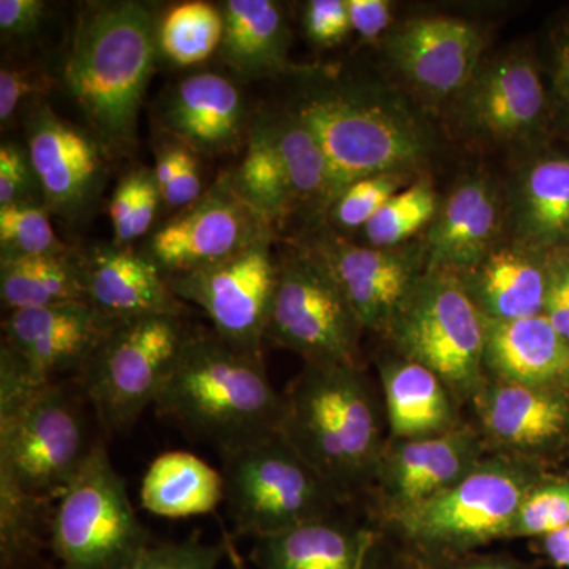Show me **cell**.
Returning a JSON list of instances; mask_svg holds the SVG:
<instances>
[{"mask_svg":"<svg viewBox=\"0 0 569 569\" xmlns=\"http://www.w3.org/2000/svg\"><path fill=\"white\" fill-rule=\"evenodd\" d=\"M288 110L323 149L335 200L369 176L418 178L436 153V132L425 116L378 82L317 78Z\"/></svg>","mask_w":569,"mask_h":569,"instance_id":"6da1fadb","label":"cell"},{"mask_svg":"<svg viewBox=\"0 0 569 569\" xmlns=\"http://www.w3.org/2000/svg\"><path fill=\"white\" fill-rule=\"evenodd\" d=\"M157 21L137 0L89 3L78 18L63 84L108 156L137 148L142 97L159 58Z\"/></svg>","mask_w":569,"mask_h":569,"instance_id":"7a4b0ae2","label":"cell"},{"mask_svg":"<svg viewBox=\"0 0 569 569\" xmlns=\"http://www.w3.org/2000/svg\"><path fill=\"white\" fill-rule=\"evenodd\" d=\"M383 400L362 366L305 365L279 432L347 503L372 488L387 445Z\"/></svg>","mask_w":569,"mask_h":569,"instance_id":"3957f363","label":"cell"},{"mask_svg":"<svg viewBox=\"0 0 569 569\" xmlns=\"http://www.w3.org/2000/svg\"><path fill=\"white\" fill-rule=\"evenodd\" d=\"M153 408L224 452L279 432L283 395L269 380L263 353L192 329Z\"/></svg>","mask_w":569,"mask_h":569,"instance_id":"277c9868","label":"cell"},{"mask_svg":"<svg viewBox=\"0 0 569 569\" xmlns=\"http://www.w3.org/2000/svg\"><path fill=\"white\" fill-rule=\"evenodd\" d=\"M549 471L530 460L488 455L452 488L381 530L425 565L478 552L508 541L523 497Z\"/></svg>","mask_w":569,"mask_h":569,"instance_id":"5b68a950","label":"cell"},{"mask_svg":"<svg viewBox=\"0 0 569 569\" xmlns=\"http://www.w3.org/2000/svg\"><path fill=\"white\" fill-rule=\"evenodd\" d=\"M392 353L432 370L460 407L488 381L486 318L452 272L426 271L385 332Z\"/></svg>","mask_w":569,"mask_h":569,"instance_id":"8992f818","label":"cell"},{"mask_svg":"<svg viewBox=\"0 0 569 569\" xmlns=\"http://www.w3.org/2000/svg\"><path fill=\"white\" fill-rule=\"evenodd\" d=\"M220 456L224 503L242 535L269 537L347 503L280 432Z\"/></svg>","mask_w":569,"mask_h":569,"instance_id":"52a82bcc","label":"cell"},{"mask_svg":"<svg viewBox=\"0 0 569 569\" xmlns=\"http://www.w3.org/2000/svg\"><path fill=\"white\" fill-rule=\"evenodd\" d=\"M149 546L148 530L107 447L93 443L50 519V548L59 569H132Z\"/></svg>","mask_w":569,"mask_h":569,"instance_id":"ba28073f","label":"cell"},{"mask_svg":"<svg viewBox=\"0 0 569 569\" xmlns=\"http://www.w3.org/2000/svg\"><path fill=\"white\" fill-rule=\"evenodd\" d=\"M92 447L81 408L61 381L0 400V478L26 496L58 500Z\"/></svg>","mask_w":569,"mask_h":569,"instance_id":"9c48e42d","label":"cell"},{"mask_svg":"<svg viewBox=\"0 0 569 569\" xmlns=\"http://www.w3.org/2000/svg\"><path fill=\"white\" fill-rule=\"evenodd\" d=\"M192 329L183 317L148 316L112 325L81 372V388L111 432L137 425L156 406Z\"/></svg>","mask_w":569,"mask_h":569,"instance_id":"30bf717a","label":"cell"},{"mask_svg":"<svg viewBox=\"0 0 569 569\" xmlns=\"http://www.w3.org/2000/svg\"><path fill=\"white\" fill-rule=\"evenodd\" d=\"M279 283L266 342L306 365H361L365 332L328 266L305 242L279 254Z\"/></svg>","mask_w":569,"mask_h":569,"instance_id":"8fae6325","label":"cell"},{"mask_svg":"<svg viewBox=\"0 0 569 569\" xmlns=\"http://www.w3.org/2000/svg\"><path fill=\"white\" fill-rule=\"evenodd\" d=\"M449 110L460 132L486 144L537 151L557 132L548 82L527 52L485 58Z\"/></svg>","mask_w":569,"mask_h":569,"instance_id":"7c38bea8","label":"cell"},{"mask_svg":"<svg viewBox=\"0 0 569 569\" xmlns=\"http://www.w3.org/2000/svg\"><path fill=\"white\" fill-rule=\"evenodd\" d=\"M272 247L274 239H266L217 263L168 277V282L182 302L203 310L216 335L263 353L280 271Z\"/></svg>","mask_w":569,"mask_h":569,"instance_id":"4fadbf2b","label":"cell"},{"mask_svg":"<svg viewBox=\"0 0 569 569\" xmlns=\"http://www.w3.org/2000/svg\"><path fill=\"white\" fill-rule=\"evenodd\" d=\"M274 231L239 197L227 171L194 203L156 228L141 252L171 277L274 239Z\"/></svg>","mask_w":569,"mask_h":569,"instance_id":"5bb4252c","label":"cell"},{"mask_svg":"<svg viewBox=\"0 0 569 569\" xmlns=\"http://www.w3.org/2000/svg\"><path fill=\"white\" fill-rule=\"evenodd\" d=\"M488 455L477 427L468 421L421 440L388 437L369 492L377 509V526L383 529L452 488Z\"/></svg>","mask_w":569,"mask_h":569,"instance_id":"9a60e30c","label":"cell"},{"mask_svg":"<svg viewBox=\"0 0 569 569\" xmlns=\"http://www.w3.org/2000/svg\"><path fill=\"white\" fill-rule=\"evenodd\" d=\"M305 244L336 277L365 331L381 337L426 272L422 241L392 249L358 244L323 223Z\"/></svg>","mask_w":569,"mask_h":569,"instance_id":"2e32d148","label":"cell"},{"mask_svg":"<svg viewBox=\"0 0 569 569\" xmlns=\"http://www.w3.org/2000/svg\"><path fill=\"white\" fill-rule=\"evenodd\" d=\"M116 320L86 301L14 310L3 320L0 359L36 385L81 376Z\"/></svg>","mask_w":569,"mask_h":569,"instance_id":"e0dca14e","label":"cell"},{"mask_svg":"<svg viewBox=\"0 0 569 569\" xmlns=\"http://www.w3.org/2000/svg\"><path fill=\"white\" fill-rule=\"evenodd\" d=\"M489 455L549 467L569 455V389L486 381L470 406Z\"/></svg>","mask_w":569,"mask_h":569,"instance_id":"ac0fdd59","label":"cell"},{"mask_svg":"<svg viewBox=\"0 0 569 569\" xmlns=\"http://www.w3.org/2000/svg\"><path fill=\"white\" fill-rule=\"evenodd\" d=\"M388 61L429 103L451 102L479 63L488 39L477 24L452 17H418L395 26L383 39Z\"/></svg>","mask_w":569,"mask_h":569,"instance_id":"d6986e66","label":"cell"},{"mask_svg":"<svg viewBox=\"0 0 569 569\" xmlns=\"http://www.w3.org/2000/svg\"><path fill=\"white\" fill-rule=\"evenodd\" d=\"M28 151L48 211L70 222L84 219L107 178L103 146L88 130L39 104L26 121Z\"/></svg>","mask_w":569,"mask_h":569,"instance_id":"ffe728a7","label":"cell"},{"mask_svg":"<svg viewBox=\"0 0 569 569\" xmlns=\"http://www.w3.org/2000/svg\"><path fill=\"white\" fill-rule=\"evenodd\" d=\"M505 230L507 203L497 182L486 174L463 176L421 239L426 271L466 274L501 242Z\"/></svg>","mask_w":569,"mask_h":569,"instance_id":"44dd1931","label":"cell"},{"mask_svg":"<svg viewBox=\"0 0 569 569\" xmlns=\"http://www.w3.org/2000/svg\"><path fill=\"white\" fill-rule=\"evenodd\" d=\"M160 123L173 140L211 157L239 151L252 126L238 86L209 71L183 78L164 96Z\"/></svg>","mask_w":569,"mask_h":569,"instance_id":"7402d4cb","label":"cell"},{"mask_svg":"<svg viewBox=\"0 0 569 569\" xmlns=\"http://www.w3.org/2000/svg\"><path fill=\"white\" fill-rule=\"evenodd\" d=\"M505 203L512 242L541 253L569 250V153L531 151L509 179Z\"/></svg>","mask_w":569,"mask_h":569,"instance_id":"603a6c76","label":"cell"},{"mask_svg":"<svg viewBox=\"0 0 569 569\" xmlns=\"http://www.w3.org/2000/svg\"><path fill=\"white\" fill-rule=\"evenodd\" d=\"M86 301L112 320L148 316L183 317L186 302L168 277L141 250L93 246L80 253Z\"/></svg>","mask_w":569,"mask_h":569,"instance_id":"cb8c5ba5","label":"cell"},{"mask_svg":"<svg viewBox=\"0 0 569 569\" xmlns=\"http://www.w3.org/2000/svg\"><path fill=\"white\" fill-rule=\"evenodd\" d=\"M385 531L337 512L254 539L258 569H376Z\"/></svg>","mask_w":569,"mask_h":569,"instance_id":"d4e9b609","label":"cell"},{"mask_svg":"<svg viewBox=\"0 0 569 569\" xmlns=\"http://www.w3.org/2000/svg\"><path fill=\"white\" fill-rule=\"evenodd\" d=\"M485 370L501 383L569 389V342L545 316L486 318Z\"/></svg>","mask_w":569,"mask_h":569,"instance_id":"484cf974","label":"cell"},{"mask_svg":"<svg viewBox=\"0 0 569 569\" xmlns=\"http://www.w3.org/2000/svg\"><path fill=\"white\" fill-rule=\"evenodd\" d=\"M377 366L389 438L421 440L466 422L462 407L432 370L392 351Z\"/></svg>","mask_w":569,"mask_h":569,"instance_id":"4316f807","label":"cell"},{"mask_svg":"<svg viewBox=\"0 0 569 569\" xmlns=\"http://www.w3.org/2000/svg\"><path fill=\"white\" fill-rule=\"evenodd\" d=\"M459 277L488 320H520L545 312L548 253L512 241L498 242L475 268Z\"/></svg>","mask_w":569,"mask_h":569,"instance_id":"83f0119b","label":"cell"},{"mask_svg":"<svg viewBox=\"0 0 569 569\" xmlns=\"http://www.w3.org/2000/svg\"><path fill=\"white\" fill-rule=\"evenodd\" d=\"M223 37L220 61L246 81L291 70V29L283 7L272 0H227L220 6Z\"/></svg>","mask_w":569,"mask_h":569,"instance_id":"f1b7e54d","label":"cell"},{"mask_svg":"<svg viewBox=\"0 0 569 569\" xmlns=\"http://www.w3.org/2000/svg\"><path fill=\"white\" fill-rule=\"evenodd\" d=\"M140 500L159 518L209 515L224 501L223 475L192 452H164L146 470Z\"/></svg>","mask_w":569,"mask_h":569,"instance_id":"f546056e","label":"cell"},{"mask_svg":"<svg viewBox=\"0 0 569 569\" xmlns=\"http://www.w3.org/2000/svg\"><path fill=\"white\" fill-rule=\"evenodd\" d=\"M257 116L282 157L293 190L295 208L305 209L317 219L326 217L335 201V182L316 137L288 108L260 111Z\"/></svg>","mask_w":569,"mask_h":569,"instance_id":"4dcf8cb0","label":"cell"},{"mask_svg":"<svg viewBox=\"0 0 569 569\" xmlns=\"http://www.w3.org/2000/svg\"><path fill=\"white\" fill-rule=\"evenodd\" d=\"M0 298L7 313L86 301L80 253L0 260Z\"/></svg>","mask_w":569,"mask_h":569,"instance_id":"1f68e13d","label":"cell"},{"mask_svg":"<svg viewBox=\"0 0 569 569\" xmlns=\"http://www.w3.org/2000/svg\"><path fill=\"white\" fill-rule=\"evenodd\" d=\"M230 178L239 197L274 230L296 211L282 157L258 116L252 118L246 157L236 170L230 171Z\"/></svg>","mask_w":569,"mask_h":569,"instance_id":"d6a6232c","label":"cell"},{"mask_svg":"<svg viewBox=\"0 0 569 569\" xmlns=\"http://www.w3.org/2000/svg\"><path fill=\"white\" fill-rule=\"evenodd\" d=\"M222 37V9L201 0L178 3L157 21L159 56L178 67L208 61L219 52Z\"/></svg>","mask_w":569,"mask_h":569,"instance_id":"836d02e7","label":"cell"},{"mask_svg":"<svg viewBox=\"0 0 569 569\" xmlns=\"http://www.w3.org/2000/svg\"><path fill=\"white\" fill-rule=\"evenodd\" d=\"M440 204L429 176H419L389 198L388 203L362 228L366 244L385 249L408 244L430 227Z\"/></svg>","mask_w":569,"mask_h":569,"instance_id":"e575fe53","label":"cell"},{"mask_svg":"<svg viewBox=\"0 0 569 569\" xmlns=\"http://www.w3.org/2000/svg\"><path fill=\"white\" fill-rule=\"evenodd\" d=\"M47 501L26 496L0 478V563L2 569H22L36 559Z\"/></svg>","mask_w":569,"mask_h":569,"instance_id":"d590c367","label":"cell"},{"mask_svg":"<svg viewBox=\"0 0 569 569\" xmlns=\"http://www.w3.org/2000/svg\"><path fill=\"white\" fill-rule=\"evenodd\" d=\"M163 204L151 168H137L123 176L112 192L110 219L114 244L130 247L133 241L151 231Z\"/></svg>","mask_w":569,"mask_h":569,"instance_id":"8d00e7d4","label":"cell"},{"mask_svg":"<svg viewBox=\"0 0 569 569\" xmlns=\"http://www.w3.org/2000/svg\"><path fill=\"white\" fill-rule=\"evenodd\" d=\"M43 203L0 206V260L71 252Z\"/></svg>","mask_w":569,"mask_h":569,"instance_id":"74e56055","label":"cell"},{"mask_svg":"<svg viewBox=\"0 0 569 569\" xmlns=\"http://www.w3.org/2000/svg\"><path fill=\"white\" fill-rule=\"evenodd\" d=\"M415 179V176L408 174H377L359 179L336 198L326 212L328 223L325 224L340 234L362 230L388 203L389 198L406 189Z\"/></svg>","mask_w":569,"mask_h":569,"instance_id":"f35d334b","label":"cell"},{"mask_svg":"<svg viewBox=\"0 0 569 569\" xmlns=\"http://www.w3.org/2000/svg\"><path fill=\"white\" fill-rule=\"evenodd\" d=\"M569 523V477L545 475L523 497L509 539H537Z\"/></svg>","mask_w":569,"mask_h":569,"instance_id":"ab89813d","label":"cell"},{"mask_svg":"<svg viewBox=\"0 0 569 569\" xmlns=\"http://www.w3.org/2000/svg\"><path fill=\"white\" fill-rule=\"evenodd\" d=\"M43 203L39 178L28 148L2 142L0 146V206Z\"/></svg>","mask_w":569,"mask_h":569,"instance_id":"60d3db41","label":"cell"},{"mask_svg":"<svg viewBox=\"0 0 569 569\" xmlns=\"http://www.w3.org/2000/svg\"><path fill=\"white\" fill-rule=\"evenodd\" d=\"M223 556V546L206 545L192 538L149 546L132 569H217Z\"/></svg>","mask_w":569,"mask_h":569,"instance_id":"b9f144b4","label":"cell"},{"mask_svg":"<svg viewBox=\"0 0 569 569\" xmlns=\"http://www.w3.org/2000/svg\"><path fill=\"white\" fill-rule=\"evenodd\" d=\"M546 73L557 132L569 137V17L550 32Z\"/></svg>","mask_w":569,"mask_h":569,"instance_id":"7bdbcfd3","label":"cell"},{"mask_svg":"<svg viewBox=\"0 0 569 569\" xmlns=\"http://www.w3.org/2000/svg\"><path fill=\"white\" fill-rule=\"evenodd\" d=\"M309 40L321 48L336 47L351 32L347 0H310L302 13Z\"/></svg>","mask_w":569,"mask_h":569,"instance_id":"ee69618b","label":"cell"},{"mask_svg":"<svg viewBox=\"0 0 569 569\" xmlns=\"http://www.w3.org/2000/svg\"><path fill=\"white\" fill-rule=\"evenodd\" d=\"M52 81L39 70L3 66L0 70V122L9 123L22 103L50 92Z\"/></svg>","mask_w":569,"mask_h":569,"instance_id":"f6af8a7d","label":"cell"},{"mask_svg":"<svg viewBox=\"0 0 569 569\" xmlns=\"http://www.w3.org/2000/svg\"><path fill=\"white\" fill-rule=\"evenodd\" d=\"M542 316L569 342V250L548 253V287Z\"/></svg>","mask_w":569,"mask_h":569,"instance_id":"bcb514c9","label":"cell"},{"mask_svg":"<svg viewBox=\"0 0 569 569\" xmlns=\"http://www.w3.org/2000/svg\"><path fill=\"white\" fill-rule=\"evenodd\" d=\"M176 173L170 189L163 194V204L167 208L181 209L194 203L204 193L203 179H201L200 163L197 152L187 148L182 142L174 140Z\"/></svg>","mask_w":569,"mask_h":569,"instance_id":"7dc6e473","label":"cell"},{"mask_svg":"<svg viewBox=\"0 0 569 569\" xmlns=\"http://www.w3.org/2000/svg\"><path fill=\"white\" fill-rule=\"evenodd\" d=\"M351 31L365 41L385 39L395 22V3L389 0H347Z\"/></svg>","mask_w":569,"mask_h":569,"instance_id":"c3c4849f","label":"cell"},{"mask_svg":"<svg viewBox=\"0 0 569 569\" xmlns=\"http://www.w3.org/2000/svg\"><path fill=\"white\" fill-rule=\"evenodd\" d=\"M47 3L43 0H2L0 33L3 41L31 37L43 21Z\"/></svg>","mask_w":569,"mask_h":569,"instance_id":"681fc988","label":"cell"},{"mask_svg":"<svg viewBox=\"0 0 569 569\" xmlns=\"http://www.w3.org/2000/svg\"><path fill=\"white\" fill-rule=\"evenodd\" d=\"M422 563V561H421ZM427 569H538L537 563H529L511 553L471 552L466 556L425 565Z\"/></svg>","mask_w":569,"mask_h":569,"instance_id":"f907efd6","label":"cell"},{"mask_svg":"<svg viewBox=\"0 0 569 569\" xmlns=\"http://www.w3.org/2000/svg\"><path fill=\"white\" fill-rule=\"evenodd\" d=\"M530 548L550 567L569 569V523L546 537L531 539Z\"/></svg>","mask_w":569,"mask_h":569,"instance_id":"816d5d0a","label":"cell"},{"mask_svg":"<svg viewBox=\"0 0 569 569\" xmlns=\"http://www.w3.org/2000/svg\"><path fill=\"white\" fill-rule=\"evenodd\" d=\"M376 569H427L417 557L411 556L406 549L397 546L392 539L385 535L383 548Z\"/></svg>","mask_w":569,"mask_h":569,"instance_id":"f5cc1de1","label":"cell"}]
</instances>
